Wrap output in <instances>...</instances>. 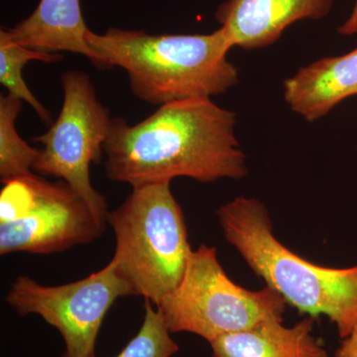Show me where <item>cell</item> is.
I'll return each mask as SVG.
<instances>
[{
  "label": "cell",
  "instance_id": "obj_6",
  "mask_svg": "<svg viewBox=\"0 0 357 357\" xmlns=\"http://www.w3.org/2000/svg\"><path fill=\"white\" fill-rule=\"evenodd\" d=\"M0 192V255H53L93 243L105 227L67 182L34 172L4 183Z\"/></svg>",
  "mask_w": 357,
  "mask_h": 357
},
{
  "label": "cell",
  "instance_id": "obj_1",
  "mask_svg": "<svg viewBox=\"0 0 357 357\" xmlns=\"http://www.w3.org/2000/svg\"><path fill=\"white\" fill-rule=\"evenodd\" d=\"M236 126V114L208 98L167 103L134 126L112 119L103 146L107 177L132 188L178 177L239 180L248 169Z\"/></svg>",
  "mask_w": 357,
  "mask_h": 357
},
{
  "label": "cell",
  "instance_id": "obj_8",
  "mask_svg": "<svg viewBox=\"0 0 357 357\" xmlns=\"http://www.w3.org/2000/svg\"><path fill=\"white\" fill-rule=\"evenodd\" d=\"M133 295L112 259L102 269L65 285H42L30 277H18L6 302L20 316L38 314L57 328L65 342L63 357H96V337L107 312L119 298Z\"/></svg>",
  "mask_w": 357,
  "mask_h": 357
},
{
  "label": "cell",
  "instance_id": "obj_16",
  "mask_svg": "<svg viewBox=\"0 0 357 357\" xmlns=\"http://www.w3.org/2000/svg\"><path fill=\"white\" fill-rule=\"evenodd\" d=\"M335 357H357V326L349 337L344 338L335 351Z\"/></svg>",
  "mask_w": 357,
  "mask_h": 357
},
{
  "label": "cell",
  "instance_id": "obj_13",
  "mask_svg": "<svg viewBox=\"0 0 357 357\" xmlns=\"http://www.w3.org/2000/svg\"><path fill=\"white\" fill-rule=\"evenodd\" d=\"M62 59L60 54L35 50L16 43L9 38L6 29L0 31V83L8 91V95L27 102L46 123L52 122L50 112L33 95L23 79L22 70L29 62L53 64Z\"/></svg>",
  "mask_w": 357,
  "mask_h": 357
},
{
  "label": "cell",
  "instance_id": "obj_15",
  "mask_svg": "<svg viewBox=\"0 0 357 357\" xmlns=\"http://www.w3.org/2000/svg\"><path fill=\"white\" fill-rule=\"evenodd\" d=\"M161 312L145 301V316L139 332L114 357H172L178 345L171 337Z\"/></svg>",
  "mask_w": 357,
  "mask_h": 357
},
{
  "label": "cell",
  "instance_id": "obj_5",
  "mask_svg": "<svg viewBox=\"0 0 357 357\" xmlns=\"http://www.w3.org/2000/svg\"><path fill=\"white\" fill-rule=\"evenodd\" d=\"M287 303L274 289L250 291L230 280L217 249L192 250L182 281L156 305L172 333H190L210 344L215 338L283 319Z\"/></svg>",
  "mask_w": 357,
  "mask_h": 357
},
{
  "label": "cell",
  "instance_id": "obj_3",
  "mask_svg": "<svg viewBox=\"0 0 357 357\" xmlns=\"http://www.w3.org/2000/svg\"><path fill=\"white\" fill-rule=\"evenodd\" d=\"M218 222L249 267L287 305L312 318L324 314L340 337L357 326V265L319 266L294 253L277 239L265 204L238 197L218 208Z\"/></svg>",
  "mask_w": 357,
  "mask_h": 357
},
{
  "label": "cell",
  "instance_id": "obj_17",
  "mask_svg": "<svg viewBox=\"0 0 357 357\" xmlns=\"http://www.w3.org/2000/svg\"><path fill=\"white\" fill-rule=\"evenodd\" d=\"M338 33L345 36H349V35L356 34L357 33V0L354 3V8H352L351 14H349V18L342 23V25L338 27Z\"/></svg>",
  "mask_w": 357,
  "mask_h": 357
},
{
  "label": "cell",
  "instance_id": "obj_9",
  "mask_svg": "<svg viewBox=\"0 0 357 357\" xmlns=\"http://www.w3.org/2000/svg\"><path fill=\"white\" fill-rule=\"evenodd\" d=\"M333 4V0H225L215 17L234 47L256 50L276 43L298 21L323 20Z\"/></svg>",
  "mask_w": 357,
  "mask_h": 357
},
{
  "label": "cell",
  "instance_id": "obj_4",
  "mask_svg": "<svg viewBox=\"0 0 357 357\" xmlns=\"http://www.w3.org/2000/svg\"><path fill=\"white\" fill-rule=\"evenodd\" d=\"M132 189L107 217L115 236L112 260L134 295L156 306L182 281L192 249L171 182Z\"/></svg>",
  "mask_w": 357,
  "mask_h": 357
},
{
  "label": "cell",
  "instance_id": "obj_10",
  "mask_svg": "<svg viewBox=\"0 0 357 357\" xmlns=\"http://www.w3.org/2000/svg\"><path fill=\"white\" fill-rule=\"evenodd\" d=\"M284 100L305 121L314 122L347 98L357 96V48L316 61L283 84Z\"/></svg>",
  "mask_w": 357,
  "mask_h": 357
},
{
  "label": "cell",
  "instance_id": "obj_7",
  "mask_svg": "<svg viewBox=\"0 0 357 357\" xmlns=\"http://www.w3.org/2000/svg\"><path fill=\"white\" fill-rule=\"evenodd\" d=\"M61 82L64 100L60 114L46 133L33 139L43 146L33 172L67 182L105 227L109 213L107 199L91 185L89 168L102 162L112 119L98 100L88 75L67 70Z\"/></svg>",
  "mask_w": 357,
  "mask_h": 357
},
{
  "label": "cell",
  "instance_id": "obj_11",
  "mask_svg": "<svg viewBox=\"0 0 357 357\" xmlns=\"http://www.w3.org/2000/svg\"><path fill=\"white\" fill-rule=\"evenodd\" d=\"M89 30L79 0H40L29 17L6 31L13 41L28 48L79 54L98 69L105 70L102 60L86 41Z\"/></svg>",
  "mask_w": 357,
  "mask_h": 357
},
{
  "label": "cell",
  "instance_id": "obj_12",
  "mask_svg": "<svg viewBox=\"0 0 357 357\" xmlns=\"http://www.w3.org/2000/svg\"><path fill=\"white\" fill-rule=\"evenodd\" d=\"M312 331V317L293 326H284L283 319H270L215 338L210 342L211 357H328Z\"/></svg>",
  "mask_w": 357,
  "mask_h": 357
},
{
  "label": "cell",
  "instance_id": "obj_2",
  "mask_svg": "<svg viewBox=\"0 0 357 357\" xmlns=\"http://www.w3.org/2000/svg\"><path fill=\"white\" fill-rule=\"evenodd\" d=\"M86 41L105 70H126L133 95L150 105L211 98L238 84V70L227 59L234 46L222 27L210 34L89 30Z\"/></svg>",
  "mask_w": 357,
  "mask_h": 357
},
{
  "label": "cell",
  "instance_id": "obj_14",
  "mask_svg": "<svg viewBox=\"0 0 357 357\" xmlns=\"http://www.w3.org/2000/svg\"><path fill=\"white\" fill-rule=\"evenodd\" d=\"M22 100L0 96V178L2 184L33 172L40 149L30 146L16 130Z\"/></svg>",
  "mask_w": 357,
  "mask_h": 357
}]
</instances>
